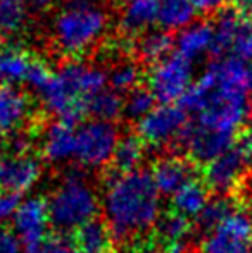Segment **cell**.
<instances>
[{"label": "cell", "mask_w": 252, "mask_h": 253, "mask_svg": "<svg viewBox=\"0 0 252 253\" xmlns=\"http://www.w3.org/2000/svg\"><path fill=\"white\" fill-rule=\"evenodd\" d=\"M247 16L239 12L237 9L233 10H221L216 19L214 26V50L212 53L225 57V53H230L235 37L239 35L240 28H242L244 21Z\"/></svg>", "instance_id": "obj_23"}, {"label": "cell", "mask_w": 252, "mask_h": 253, "mask_svg": "<svg viewBox=\"0 0 252 253\" xmlns=\"http://www.w3.org/2000/svg\"><path fill=\"white\" fill-rule=\"evenodd\" d=\"M44 253H81L76 243L64 236H55L45 243Z\"/></svg>", "instance_id": "obj_34"}, {"label": "cell", "mask_w": 252, "mask_h": 253, "mask_svg": "<svg viewBox=\"0 0 252 253\" xmlns=\"http://www.w3.org/2000/svg\"><path fill=\"white\" fill-rule=\"evenodd\" d=\"M21 245L14 231L0 229V253H21Z\"/></svg>", "instance_id": "obj_35"}, {"label": "cell", "mask_w": 252, "mask_h": 253, "mask_svg": "<svg viewBox=\"0 0 252 253\" xmlns=\"http://www.w3.org/2000/svg\"><path fill=\"white\" fill-rule=\"evenodd\" d=\"M76 129L74 124L54 121L47 126L42 138L44 157L52 164L67 162L76 153Z\"/></svg>", "instance_id": "obj_14"}, {"label": "cell", "mask_w": 252, "mask_h": 253, "mask_svg": "<svg viewBox=\"0 0 252 253\" xmlns=\"http://www.w3.org/2000/svg\"><path fill=\"white\" fill-rule=\"evenodd\" d=\"M233 3H235L239 12H242L244 16L252 19V0H233Z\"/></svg>", "instance_id": "obj_37"}, {"label": "cell", "mask_w": 252, "mask_h": 253, "mask_svg": "<svg viewBox=\"0 0 252 253\" xmlns=\"http://www.w3.org/2000/svg\"><path fill=\"white\" fill-rule=\"evenodd\" d=\"M42 177V164L30 155H0V188L21 195L35 188Z\"/></svg>", "instance_id": "obj_12"}, {"label": "cell", "mask_w": 252, "mask_h": 253, "mask_svg": "<svg viewBox=\"0 0 252 253\" xmlns=\"http://www.w3.org/2000/svg\"><path fill=\"white\" fill-rule=\"evenodd\" d=\"M87 112L95 121L114 123L116 119L121 117V114H125V100L121 93L107 86L87 102Z\"/></svg>", "instance_id": "obj_25"}, {"label": "cell", "mask_w": 252, "mask_h": 253, "mask_svg": "<svg viewBox=\"0 0 252 253\" xmlns=\"http://www.w3.org/2000/svg\"><path fill=\"white\" fill-rule=\"evenodd\" d=\"M21 205V195L10 191H0V224L14 219L17 209Z\"/></svg>", "instance_id": "obj_32"}, {"label": "cell", "mask_w": 252, "mask_h": 253, "mask_svg": "<svg viewBox=\"0 0 252 253\" xmlns=\"http://www.w3.org/2000/svg\"><path fill=\"white\" fill-rule=\"evenodd\" d=\"M118 253H128V252H118Z\"/></svg>", "instance_id": "obj_42"}, {"label": "cell", "mask_w": 252, "mask_h": 253, "mask_svg": "<svg viewBox=\"0 0 252 253\" xmlns=\"http://www.w3.org/2000/svg\"><path fill=\"white\" fill-rule=\"evenodd\" d=\"M187 116L189 114L180 105H159L137 123V136L144 145L154 148L180 141L189 124Z\"/></svg>", "instance_id": "obj_10"}, {"label": "cell", "mask_w": 252, "mask_h": 253, "mask_svg": "<svg viewBox=\"0 0 252 253\" xmlns=\"http://www.w3.org/2000/svg\"><path fill=\"white\" fill-rule=\"evenodd\" d=\"M230 57H235L242 62H252V19L249 17L244 21L239 35L233 40Z\"/></svg>", "instance_id": "obj_31"}, {"label": "cell", "mask_w": 252, "mask_h": 253, "mask_svg": "<svg viewBox=\"0 0 252 253\" xmlns=\"http://www.w3.org/2000/svg\"><path fill=\"white\" fill-rule=\"evenodd\" d=\"M26 253H44V252H40V250H38V248H37V250H28Z\"/></svg>", "instance_id": "obj_39"}, {"label": "cell", "mask_w": 252, "mask_h": 253, "mask_svg": "<svg viewBox=\"0 0 252 253\" xmlns=\"http://www.w3.org/2000/svg\"><path fill=\"white\" fill-rule=\"evenodd\" d=\"M145 157V145L137 134L121 138L116 153L112 157V166L114 170L119 174H128L138 170L140 164L144 162Z\"/></svg>", "instance_id": "obj_27"}, {"label": "cell", "mask_w": 252, "mask_h": 253, "mask_svg": "<svg viewBox=\"0 0 252 253\" xmlns=\"http://www.w3.org/2000/svg\"><path fill=\"white\" fill-rule=\"evenodd\" d=\"M119 141V129L114 123L87 121L76 129L74 159L87 169H101L112 162Z\"/></svg>", "instance_id": "obj_8"}, {"label": "cell", "mask_w": 252, "mask_h": 253, "mask_svg": "<svg viewBox=\"0 0 252 253\" xmlns=\"http://www.w3.org/2000/svg\"><path fill=\"white\" fill-rule=\"evenodd\" d=\"M107 86L109 76L102 67L73 59L52 71V76L37 95L49 114L76 126L87 112V102Z\"/></svg>", "instance_id": "obj_3"}, {"label": "cell", "mask_w": 252, "mask_h": 253, "mask_svg": "<svg viewBox=\"0 0 252 253\" xmlns=\"http://www.w3.org/2000/svg\"><path fill=\"white\" fill-rule=\"evenodd\" d=\"M157 23L155 0H131L123 5L119 14V28L126 37H142Z\"/></svg>", "instance_id": "obj_17"}, {"label": "cell", "mask_w": 252, "mask_h": 253, "mask_svg": "<svg viewBox=\"0 0 252 253\" xmlns=\"http://www.w3.org/2000/svg\"><path fill=\"white\" fill-rule=\"evenodd\" d=\"M201 253H252V212L235 207L216 229L205 233Z\"/></svg>", "instance_id": "obj_9"}, {"label": "cell", "mask_w": 252, "mask_h": 253, "mask_svg": "<svg viewBox=\"0 0 252 253\" xmlns=\"http://www.w3.org/2000/svg\"><path fill=\"white\" fill-rule=\"evenodd\" d=\"M30 0H0V38H14L30 21Z\"/></svg>", "instance_id": "obj_22"}, {"label": "cell", "mask_w": 252, "mask_h": 253, "mask_svg": "<svg viewBox=\"0 0 252 253\" xmlns=\"http://www.w3.org/2000/svg\"><path fill=\"white\" fill-rule=\"evenodd\" d=\"M102 212L118 240H131L154 227L161 219V195L151 172H114L102 195Z\"/></svg>", "instance_id": "obj_2"}, {"label": "cell", "mask_w": 252, "mask_h": 253, "mask_svg": "<svg viewBox=\"0 0 252 253\" xmlns=\"http://www.w3.org/2000/svg\"><path fill=\"white\" fill-rule=\"evenodd\" d=\"M175 48V38L164 30H151L138 37L137 53L144 62L157 64L169 57Z\"/></svg>", "instance_id": "obj_21"}, {"label": "cell", "mask_w": 252, "mask_h": 253, "mask_svg": "<svg viewBox=\"0 0 252 253\" xmlns=\"http://www.w3.org/2000/svg\"><path fill=\"white\" fill-rule=\"evenodd\" d=\"M49 203L50 224L57 231H78L97 217L102 203L97 191L80 169H69L61 184L52 191Z\"/></svg>", "instance_id": "obj_5"}, {"label": "cell", "mask_w": 252, "mask_h": 253, "mask_svg": "<svg viewBox=\"0 0 252 253\" xmlns=\"http://www.w3.org/2000/svg\"><path fill=\"white\" fill-rule=\"evenodd\" d=\"M251 76H252V64H251Z\"/></svg>", "instance_id": "obj_41"}, {"label": "cell", "mask_w": 252, "mask_h": 253, "mask_svg": "<svg viewBox=\"0 0 252 253\" xmlns=\"http://www.w3.org/2000/svg\"><path fill=\"white\" fill-rule=\"evenodd\" d=\"M31 119L30 97L12 84L0 86V134L16 136Z\"/></svg>", "instance_id": "obj_13"}, {"label": "cell", "mask_w": 252, "mask_h": 253, "mask_svg": "<svg viewBox=\"0 0 252 253\" xmlns=\"http://www.w3.org/2000/svg\"><path fill=\"white\" fill-rule=\"evenodd\" d=\"M0 81H2V78H0Z\"/></svg>", "instance_id": "obj_43"}, {"label": "cell", "mask_w": 252, "mask_h": 253, "mask_svg": "<svg viewBox=\"0 0 252 253\" xmlns=\"http://www.w3.org/2000/svg\"><path fill=\"white\" fill-rule=\"evenodd\" d=\"M157 3V24L161 30L182 31L195 21L194 3L190 0H155Z\"/></svg>", "instance_id": "obj_19"}, {"label": "cell", "mask_w": 252, "mask_h": 253, "mask_svg": "<svg viewBox=\"0 0 252 253\" xmlns=\"http://www.w3.org/2000/svg\"><path fill=\"white\" fill-rule=\"evenodd\" d=\"M195 119L180 136L189 155L207 166L235 145L252 117L251 67L235 57L211 62L178 103Z\"/></svg>", "instance_id": "obj_1"}, {"label": "cell", "mask_w": 252, "mask_h": 253, "mask_svg": "<svg viewBox=\"0 0 252 253\" xmlns=\"http://www.w3.org/2000/svg\"><path fill=\"white\" fill-rule=\"evenodd\" d=\"M112 233L102 220H92L76 231L74 243L81 253H109L112 248Z\"/></svg>", "instance_id": "obj_20"}, {"label": "cell", "mask_w": 252, "mask_h": 253, "mask_svg": "<svg viewBox=\"0 0 252 253\" xmlns=\"http://www.w3.org/2000/svg\"><path fill=\"white\" fill-rule=\"evenodd\" d=\"M109 76V88H112L118 93H130L135 88H138L142 78L140 67L135 62L125 60V62H119L112 67L111 73H107Z\"/></svg>", "instance_id": "obj_28"}, {"label": "cell", "mask_w": 252, "mask_h": 253, "mask_svg": "<svg viewBox=\"0 0 252 253\" xmlns=\"http://www.w3.org/2000/svg\"><path fill=\"white\" fill-rule=\"evenodd\" d=\"M109 30V12L101 0H66L50 24L55 50L67 57L92 52Z\"/></svg>", "instance_id": "obj_4"}, {"label": "cell", "mask_w": 252, "mask_h": 253, "mask_svg": "<svg viewBox=\"0 0 252 253\" xmlns=\"http://www.w3.org/2000/svg\"><path fill=\"white\" fill-rule=\"evenodd\" d=\"M151 176L159 195L173 197L176 191H180L187 183L194 179L192 177L194 169L187 160L178 159V157H166L154 164Z\"/></svg>", "instance_id": "obj_16"}, {"label": "cell", "mask_w": 252, "mask_h": 253, "mask_svg": "<svg viewBox=\"0 0 252 253\" xmlns=\"http://www.w3.org/2000/svg\"><path fill=\"white\" fill-rule=\"evenodd\" d=\"M14 233L28 247V250H37L47 236L50 226L49 203L42 197H31L21 202L14 215Z\"/></svg>", "instance_id": "obj_11"}, {"label": "cell", "mask_w": 252, "mask_h": 253, "mask_svg": "<svg viewBox=\"0 0 252 253\" xmlns=\"http://www.w3.org/2000/svg\"><path fill=\"white\" fill-rule=\"evenodd\" d=\"M176 53L190 62L205 57L214 50V26L207 21H194L175 38Z\"/></svg>", "instance_id": "obj_15"}, {"label": "cell", "mask_w": 252, "mask_h": 253, "mask_svg": "<svg viewBox=\"0 0 252 253\" xmlns=\"http://www.w3.org/2000/svg\"><path fill=\"white\" fill-rule=\"evenodd\" d=\"M192 233L190 219L178 212L166 213L157 222V240L164 247H185Z\"/></svg>", "instance_id": "obj_26"}, {"label": "cell", "mask_w": 252, "mask_h": 253, "mask_svg": "<svg viewBox=\"0 0 252 253\" xmlns=\"http://www.w3.org/2000/svg\"><path fill=\"white\" fill-rule=\"evenodd\" d=\"M194 3L195 10L201 14H212L218 12L219 9H223V5L226 3V0H190Z\"/></svg>", "instance_id": "obj_36"}, {"label": "cell", "mask_w": 252, "mask_h": 253, "mask_svg": "<svg viewBox=\"0 0 252 253\" xmlns=\"http://www.w3.org/2000/svg\"><path fill=\"white\" fill-rule=\"evenodd\" d=\"M235 205L232 200L221 197V198H214V200H209V203L205 205V209L202 210V213L197 217V224L202 231L209 233V231L216 229L230 213L233 212Z\"/></svg>", "instance_id": "obj_29"}, {"label": "cell", "mask_w": 252, "mask_h": 253, "mask_svg": "<svg viewBox=\"0 0 252 253\" xmlns=\"http://www.w3.org/2000/svg\"><path fill=\"white\" fill-rule=\"evenodd\" d=\"M33 62L35 59L23 48L2 47L0 48V78L12 86L26 83Z\"/></svg>", "instance_id": "obj_18"}, {"label": "cell", "mask_w": 252, "mask_h": 253, "mask_svg": "<svg viewBox=\"0 0 252 253\" xmlns=\"http://www.w3.org/2000/svg\"><path fill=\"white\" fill-rule=\"evenodd\" d=\"M194 83V66L176 52L154 64L147 76V88L161 105L180 103Z\"/></svg>", "instance_id": "obj_7"}, {"label": "cell", "mask_w": 252, "mask_h": 253, "mask_svg": "<svg viewBox=\"0 0 252 253\" xmlns=\"http://www.w3.org/2000/svg\"><path fill=\"white\" fill-rule=\"evenodd\" d=\"M252 164V129L247 127L235 145L221 157L205 166L204 177L207 186L219 195L233 191L244 179Z\"/></svg>", "instance_id": "obj_6"}, {"label": "cell", "mask_w": 252, "mask_h": 253, "mask_svg": "<svg viewBox=\"0 0 252 253\" xmlns=\"http://www.w3.org/2000/svg\"><path fill=\"white\" fill-rule=\"evenodd\" d=\"M119 2H123V3H128V2H131V0H119Z\"/></svg>", "instance_id": "obj_40"}, {"label": "cell", "mask_w": 252, "mask_h": 253, "mask_svg": "<svg viewBox=\"0 0 252 253\" xmlns=\"http://www.w3.org/2000/svg\"><path fill=\"white\" fill-rule=\"evenodd\" d=\"M50 76H52V71L49 69L47 64H45L44 60L35 59L33 67H31V73H30V78H28L26 84H30L35 91H38L45 83H47V80Z\"/></svg>", "instance_id": "obj_33"}, {"label": "cell", "mask_w": 252, "mask_h": 253, "mask_svg": "<svg viewBox=\"0 0 252 253\" xmlns=\"http://www.w3.org/2000/svg\"><path fill=\"white\" fill-rule=\"evenodd\" d=\"M209 203V190L201 181L192 179L180 191L173 195V207L175 212L182 213L183 217H199L205 205Z\"/></svg>", "instance_id": "obj_24"}, {"label": "cell", "mask_w": 252, "mask_h": 253, "mask_svg": "<svg viewBox=\"0 0 252 253\" xmlns=\"http://www.w3.org/2000/svg\"><path fill=\"white\" fill-rule=\"evenodd\" d=\"M154 109H155V98L149 88H142V86L135 88L125 98V114L130 119H135L137 123L140 119H144L145 116H149Z\"/></svg>", "instance_id": "obj_30"}, {"label": "cell", "mask_w": 252, "mask_h": 253, "mask_svg": "<svg viewBox=\"0 0 252 253\" xmlns=\"http://www.w3.org/2000/svg\"><path fill=\"white\" fill-rule=\"evenodd\" d=\"M30 2L38 7H50V5H54V3H57L59 0H30Z\"/></svg>", "instance_id": "obj_38"}]
</instances>
